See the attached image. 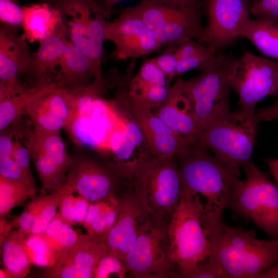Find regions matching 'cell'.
<instances>
[{"label":"cell","mask_w":278,"mask_h":278,"mask_svg":"<svg viewBox=\"0 0 278 278\" xmlns=\"http://www.w3.org/2000/svg\"><path fill=\"white\" fill-rule=\"evenodd\" d=\"M238 59L219 54L213 64L196 77L183 81L199 133L231 111L232 78Z\"/></svg>","instance_id":"obj_5"},{"label":"cell","mask_w":278,"mask_h":278,"mask_svg":"<svg viewBox=\"0 0 278 278\" xmlns=\"http://www.w3.org/2000/svg\"><path fill=\"white\" fill-rule=\"evenodd\" d=\"M60 13L68 40L90 59L96 74L102 72L103 25L111 12L102 0H41Z\"/></svg>","instance_id":"obj_9"},{"label":"cell","mask_w":278,"mask_h":278,"mask_svg":"<svg viewBox=\"0 0 278 278\" xmlns=\"http://www.w3.org/2000/svg\"><path fill=\"white\" fill-rule=\"evenodd\" d=\"M75 192L67 183L57 191L46 195V198L41 212L36 219L30 232V235L42 234L57 214L61 201L66 194Z\"/></svg>","instance_id":"obj_31"},{"label":"cell","mask_w":278,"mask_h":278,"mask_svg":"<svg viewBox=\"0 0 278 278\" xmlns=\"http://www.w3.org/2000/svg\"><path fill=\"white\" fill-rule=\"evenodd\" d=\"M203 2L184 5L172 0H141L132 6L161 47L175 48L189 40L201 43Z\"/></svg>","instance_id":"obj_7"},{"label":"cell","mask_w":278,"mask_h":278,"mask_svg":"<svg viewBox=\"0 0 278 278\" xmlns=\"http://www.w3.org/2000/svg\"><path fill=\"white\" fill-rule=\"evenodd\" d=\"M24 242L31 263L36 266L49 267L60 256L42 235H29L25 239Z\"/></svg>","instance_id":"obj_32"},{"label":"cell","mask_w":278,"mask_h":278,"mask_svg":"<svg viewBox=\"0 0 278 278\" xmlns=\"http://www.w3.org/2000/svg\"><path fill=\"white\" fill-rule=\"evenodd\" d=\"M218 51L207 45H202L194 54L178 61L176 76L191 70H198L201 72L207 69L214 61Z\"/></svg>","instance_id":"obj_34"},{"label":"cell","mask_w":278,"mask_h":278,"mask_svg":"<svg viewBox=\"0 0 278 278\" xmlns=\"http://www.w3.org/2000/svg\"><path fill=\"white\" fill-rule=\"evenodd\" d=\"M278 257V238H257L255 232L226 224L211 241L209 261L222 278H258Z\"/></svg>","instance_id":"obj_3"},{"label":"cell","mask_w":278,"mask_h":278,"mask_svg":"<svg viewBox=\"0 0 278 278\" xmlns=\"http://www.w3.org/2000/svg\"><path fill=\"white\" fill-rule=\"evenodd\" d=\"M152 59L157 66L165 74L170 84L172 79L177 77L176 69L178 61L173 49H167Z\"/></svg>","instance_id":"obj_43"},{"label":"cell","mask_w":278,"mask_h":278,"mask_svg":"<svg viewBox=\"0 0 278 278\" xmlns=\"http://www.w3.org/2000/svg\"><path fill=\"white\" fill-rule=\"evenodd\" d=\"M222 278L216 268L211 263L208 258L201 263L187 276V278Z\"/></svg>","instance_id":"obj_47"},{"label":"cell","mask_w":278,"mask_h":278,"mask_svg":"<svg viewBox=\"0 0 278 278\" xmlns=\"http://www.w3.org/2000/svg\"><path fill=\"white\" fill-rule=\"evenodd\" d=\"M32 53L24 37L0 25V100L29 88L21 75Z\"/></svg>","instance_id":"obj_18"},{"label":"cell","mask_w":278,"mask_h":278,"mask_svg":"<svg viewBox=\"0 0 278 278\" xmlns=\"http://www.w3.org/2000/svg\"><path fill=\"white\" fill-rule=\"evenodd\" d=\"M115 198L116 197L108 199L89 202L82 225L86 231L97 220L104 209L109 205L111 200Z\"/></svg>","instance_id":"obj_45"},{"label":"cell","mask_w":278,"mask_h":278,"mask_svg":"<svg viewBox=\"0 0 278 278\" xmlns=\"http://www.w3.org/2000/svg\"><path fill=\"white\" fill-rule=\"evenodd\" d=\"M256 114L242 109L231 111L200 131L197 140L238 174L251 162L259 123Z\"/></svg>","instance_id":"obj_6"},{"label":"cell","mask_w":278,"mask_h":278,"mask_svg":"<svg viewBox=\"0 0 278 278\" xmlns=\"http://www.w3.org/2000/svg\"><path fill=\"white\" fill-rule=\"evenodd\" d=\"M23 37L30 43L40 42L50 35L62 20L59 12L42 1L22 6Z\"/></svg>","instance_id":"obj_23"},{"label":"cell","mask_w":278,"mask_h":278,"mask_svg":"<svg viewBox=\"0 0 278 278\" xmlns=\"http://www.w3.org/2000/svg\"><path fill=\"white\" fill-rule=\"evenodd\" d=\"M27 147L41 184V192L52 193L67 181L72 156L68 155L60 131L33 129L23 141Z\"/></svg>","instance_id":"obj_12"},{"label":"cell","mask_w":278,"mask_h":278,"mask_svg":"<svg viewBox=\"0 0 278 278\" xmlns=\"http://www.w3.org/2000/svg\"><path fill=\"white\" fill-rule=\"evenodd\" d=\"M127 90H121L118 100L127 106L133 121L138 126L146 148L160 157L176 155L190 137L175 133L151 109L143 107L127 96Z\"/></svg>","instance_id":"obj_16"},{"label":"cell","mask_w":278,"mask_h":278,"mask_svg":"<svg viewBox=\"0 0 278 278\" xmlns=\"http://www.w3.org/2000/svg\"><path fill=\"white\" fill-rule=\"evenodd\" d=\"M168 221L147 217L140 225L137 238L123 262L136 278L178 277L169 256Z\"/></svg>","instance_id":"obj_10"},{"label":"cell","mask_w":278,"mask_h":278,"mask_svg":"<svg viewBox=\"0 0 278 278\" xmlns=\"http://www.w3.org/2000/svg\"><path fill=\"white\" fill-rule=\"evenodd\" d=\"M55 85L52 83L43 88H29L17 95L0 100V131L21 119L34 99Z\"/></svg>","instance_id":"obj_27"},{"label":"cell","mask_w":278,"mask_h":278,"mask_svg":"<svg viewBox=\"0 0 278 278\" xmlns=\"http://www.w3.org/2000/svg\"><path fill=\"white\" fill-rule=\"evenodd\" d=\"M27 236L12 230L1 244L4 269L9 278H23L30 271L31 262L24 240Z\"/></svg>","instance_id":"obj_25"},{"label":"cell","mask_w":278,"mask_h":278,"mask_svg":"<svg viewBox=\"0 0 278 278\" xmlns=\"http://www.w3.org/2000/svg\"><path fill=\"white\" fill-rule=\"evenodd\" d=\"M239 35L266 57L278 61V21L249 18L242 25Z\"/></svg>","instance_id":"obj_26"},{"label":"cell","mask_w":278,"mask_h":278,"mask_svg":"<svg viewBox=\"0 0 278 278\" xmlns=\"http://www.w3.org/2000/svg\"><path fill=\"white\" fill-rule=\"evenodd\" d=\"M107 252L106 239L87 234L79 235L74 245L61 255L73 262L86 278H91L99 261Z\"/></svg>","instance_id":"obj_24"},{"label":"cell","mask_w":278,"mask_h":278,"mask_svg":"<svg viewBox=\"0 0 278 278\" xmlns=\"http://www.w3.org/2000/svg\"><path fill=\"white\" fill-rule=\"evenodd\" d=\"M14 228L12 221H7L6 218L0 219V244Z\"/></svg>","instance_id":"obj_49"},{"label":"cell","mask_w":278,"mask_h":278,"mask_svg":"<svg viewBox=\"0 0 278 278\" xmlns=\"http://www.w3.org/2000/svg\"><path fill=\"white\" fill-rule=\"evenodd\" d=\"M249 4L248 0H206L207 23L201 43L217 51L229 46L249 18Z\"/></svg>","instance_id":"obj_15"},{"label":"cell","mask_w":278,"mask_h":278,"mask_svg":"<svg viewBox=\"0 0 278 278\" xmlns=\"http://www.w3.org/2000/svg\"><path fill=\"white\" fill-rule=\"evenodd\" d=\"M105 41L112 42L115 59H135L154 53L161 47L155 36L132 7L103 25Z\"/></svg>","instance_id":"obj_13"},{"label":"cell","mask_w":278,"mask_h":278,"mask_svg":"<svg viewBox=\"0 0 278 278\" xmlns=\"http://www.w3.org/2000/svg\"><path fill=\"white\" fill-rule=\"evenodd\" d=\"M12 130L14 133L12 149L13 156L22 171L33 186L36 188L37 185L35 180L31 169L30 160L31 159L29 152L23 141L15 135L16 134L13 128Z\"/></svg>","instance_id":"obj_41"},{"label":"cell","mask_w":278,"mask_h":278,"mask_svg":"<svg viewBox=\"0 0 278 278\" xmlns=\"http://www.w3.org/2000/svg\"><path fill=\"white\" fill-rule=\"evenodd\" d=\"M129 84L128 98L136 104L150 109L161 106L167 99L170 86H137Z\"/></svg>","instance_id":"obj_30"},{"label":"cell","mask_w":278,"mask_h":278,"mask_svg":"<svg viewBox=\"0 0 278 278\" xmlns=\"http://www.w3.org/2000/svg\"><path fill=\"white\" fill-rule=\"evenodd\" d=\"M25 115L35 129L60 131L68 128L78 117L73 90L55 85L34 99L27 108Z\"/></svg>","instance_id":"obj_17"},{"label":"cell","mask_w":278,"mask_h":278,"mask_svg":"<svg viewBox=\"0 0 278 278\" xmlns=\"http://www.w3.org/2000/svg\"><path fill=\"white\" fill-rule=\"evenodd\" d=\"M53 80L57 86L77 90L90 85L94 78V71L90 59L80 49L67 39Z\"/></svg>","instance_id":"obj_22"},{"label":"cell","mask_w":278,"mask_h":278,"mask_svg":"<svg viewBox=\"0 0 278 278\" xmlns=\"http://www.w3.org/2000/svg\"><path fill=\"white\" fill-rule=\"evenodd\" d=\"M265 162L270 169V173L278 185V158H269L266 159Z\"/></svg>","instance_id":"obj_50"},{"label":"cell","mask_w":278,"mask_h":278,"mask_svg":"<svg viewBox=\"0 0 278 278\" xmlns=\"http://www.w3.org/2000/svg\"><path fill=\"white\" fill-rule=\"evenodd\" d=\"M119 179H124L116 164L100 162L87 154L72 156L66 183L90 202L115 197Z\"/></svg>","instance_id":"obj_14"},{"label":"cell","mask_w":278,"mask_h":278,"mask_svg":"<svg viewBox=\"0 0 278 278\" xmlns=\"http://www.w3.org/2000/svg\"><path fill=\"white\" fill-rule=\"evenodd\" d=\"M245 179L237 185L227 208L251 220L271 239L278 238V185L251 161L244 165Z\"/></svg>","instance_id":"obj_8"},{"label":"cell","mask_w":278,"mask_h":278,"mask_svg":"<svg viewBox=\"0 0 278 278\" xmlns=\"http://www.w3.org/2000/svg\"><path fill=\"white\" fill-rule=\"evenodd\" d=\"M195 137L176 155L182 190L206 198L202 223L210 241L223 230L224 212L240 181V175L214 155Z\"/></svg>","instance_id":"obj_1"},{"label":"cell","mask_w":278,"mask_h":278,"mask_svg":"<svg viewBox=\"0 0 278 278\" xmlns=\"http://www.w3.org/2000/svg\"><path fill=\"white\" fill-rule=\"evenodd\" d=\"M46 195L41 193L36 195L26 204L22 213L12 220L14 227L26 236L30 235V230L45 203Z\"/></svg>","instance_id":"obj_37"},{"label":"cell","mask_w":278,"mask_h":278,"mask_svg":"<svg viewBox=\"0 0 278 278\" xmlns=\"http://www.w3.org/2000/svg\"><path fill=\"white\" fill-rule=\"evenodd\" d=\"M183 80L178 76L170 86L168 97L154 114L179 135L193 137L198 133L190 102L183 89Z\"/></svg>","instance_id":"obj_21"},{"label":"cell","mask_w":278,"mask_h":278,"mask_svg":"<svg viewBox=\"0 0 278 278\" xmlns=\"http://www.w3.org/2000/svg\"><path fill=\"white\" fill-rule=\"evenodd\" d=\"M67 28L63 19L54 32L40 42L21 75L23 84L30 88H43L53 83L64 52Z\"/></svg>","instance_id":"obj_19"},{"label":"cell","mask_w":278,"mask_h":278,"mask_svg":"<svg viewBox=\"0 0 278 278\" xmlns=\"http://www.w3.org/2000/svg\"><path fill=\"white\" fill-rule=\"evenodd\" d=\"M1 278H9L8 275L4 269H1L0 270Z\"/></svg>","instance_id":"obj_54"},{"label":"cell","mask_w":278,"mask_h":278,"mask_svg":"<svg viewBox=\"0 0 278 278\" xmlns=\"http://www.w3.org/2000/svg\"><path fill=\"white\" fill-rule=\"evenodd\" d=\"M106 7L110 12L112 11L113 7L117 3L123 0H102Z\"/></svg>","instance_id":"obj_52"},{"label":"cell","mask_w":278,"mask_h":278,"mask_svg":"<svg viewBox=\"0 0 278 278\" xmlns=\"http://www.w3.org/2000/svg\"><path fill=\"white\" fill-rule=\"evenodd\" d=\"M64 222L59 213L57 212L45 231L41 234L50 247L60 256L61 251L58 242V238Z\"/></svg>","instance_id":"obj_44"},{"label":"cell","mask_w":278,"mask_h":278,"mask_svg":"<svg viewBox=\"0 0 278 278\" xmlns=\"http://www.w3.org/2000/svg\"><path fill=\"white\" fill-rule=\"evenodd\" d=\"M264 275L266 278H278V257L272 266L265 272Z\"/></svg>","instance_id":"obj_51"},{"label":"cell","mask_w":278,"mask_h":278,"mask_svg":"<svg viewBox=\"0 0 278 278\" xmlns=\"http://www.w3.org/2000/svg\"><path fill=\"white\" fill-rule=\"evenodd\" d=\"M204 204L198 194L182 190V197L168 225L169 256L178 277L187 278L211 253V241L204 231Z\"/></svg>","instance_id":"obj_4"},{"label":"cell","mask_w":278,"mask_h":278,"mask_svg":"<svg viewBox=\"0 0 278 278\" xmlns=\"http://www.w3.org/2000/svg\"><path fill=\"white\" fill-rule=\"evenodd\" d=\"M119 200V215L107 236L106 244L108 252L123 261L135 244L140 223L145 218L129 190Z\"/></svg>","instance_id":"obj_20"},{"label":"cell","mask_w":278,"mask_h":278,"mask_svg":"<svg viewBox=\"0 0 278 278\" xmlns=\"http://www.w3.org/2000/svg\"><path fill=\"white\" fill-rule=\"evenodd\" d=\"M129 83L137 86H170L166 76L157 66L152 58L143 62L137 73Z\"/></svg>","instance_id":"obj_36"},{"label":"cell","mask_w":278,"mask_h":278,"mask_svg":"<svg viewBox=\"0 0 278 278\" xmlns=\"http://www.w3.org/2000/svg\"><path fill=\"white\" fill-rule=\"evenodd\" d=\"M79 236L77 233L72 228V225L64 222L58 238L61 253L73 246Z\"/></svg>","instance_id":"obj_46"},{"label":"cell","mask_w":278,"mask_h":278,"mask_svg":"<svg viewBox=\"0 0 278 278\" xmlns=\"http://www.w3.org/2000/svg\"><path fill=\"white\" fill-rule=\"evenodd\" d=\"M122 172L143 216L169 222L182 194L176 155L160 157L146 148Z\"/></svg>","instance_id":"obj_2"},{"label":"cell","mask_w":278,"mask_h":278,"mask_svg":"<svg viewBox=\"0 0 278 278\" xmlns=\"http://www.w3.org/2000/svg\"><path fill=\"white\" fill-rule=\"evenodd\" d=\"M256 117L259 122L278 119V99L271 106L257 110Z\"/></svg>","instance_id":"obj_48"},{"label":"cell","mask_w":278,"mask_h":278,"mask_svg":"<svg viewBox=\"0 0 278 278\" xmlns=\"http://www.w3.org/2000/svg\"><path fill=\"white\" fill-rule=\"evenodd\" d=\"M24 12L22 6L14 0H0L1 25L17 34L22 29Z\"/></svg>","instance_id":"obj_38"},{"label":"cell","mask_w":278,"mask_h":278,"mask_svg":"<svg viewBox=\"0 0 278 278\" xmlns=\"http://www.w3.org/2000/svg\"><path fill=\"white\" fill-rule=\"evenodd\" d=\"M176 3L184 4V5H193L197 4L200 2L201 0H172Z\"/></svg>","instance_id":"obj_53"},{"label":"cell","mask_w":278,"mask_h":278,"mask_svg":"<svg viewBox=\"0 0 278 278\" xmlns=\"http://www.w3.org/2000/svg\"><path fill=\"white\" fill-rule=\"evenodd\" d=\"M48 278H86L74 264L63 255L41 275Z\"/></svg>","instance_id":"obj_40"},{"label":"cell","mask_w":278,"mask_h":278,"mask_svg":"<svg viewBox=\"0 0 278 278\" xmlns=\"http://www.w3.org/2000/svg\"><path fill=\"white\" fill-rule=\"evenodd\" d=\"M232 88L239 96L240 109L256 114L258 102L270 96H278V61L245 52L234 71Z\"/></svg>","instance_id":"obj_11"},{"label":"cell","mask_w":278,"mask_h":278,"mask_svg":"<svg viewBox=\"0 0 278 278\" xmlns=\"http://www.w3.org/2000/svg\"><path fill=\"white\" fill-rule=\"evenodd\" d=\"M120 212V200L116 197L111 200L97 220L86 231L87 234L106 240L107 236L116 223Z\"/></svg>","instance_id":"obj_35"},{"label":"cell","mask_w":278,"mask_h":278,"mask_svg":"<svg viewBox=\"0 0 278 278\" xmlns=\"http://www.w3.org/2000/svg\"><path fill=\"white\" fill-rule=\"evenodd\" d=\"M14 1H15V2H18V3H19V1H20V0H14Z\"/></svg>","instance_id":"obj_55"},{"label":"cell","mask_w":278,"mask_h":278,"mask_svg":"<svg viewBox=\"0 0 278 278\" xmlns=\"http://www.w3.org/2000/svg\"><path fill=\"white\" fill-rule=\"evenodd\" d=\"M128 272L127 269L119 258L107 252L99 261L94 271V278H107L112 274L123 278Z\"/></svg>","instance_id":"obj_39"},{"label":"cell","mask_w":278,"mask_h":278,"mask_svg":"<svg viewBox=\"0 0 278 278\" xmlns=\"http://www.w3.org/2000/svg\"><path fill=\"white\" fill-rule=\"evenodd\" d=\"M74 193H70L64 196L58 212L64 221L72 226L83 225L89 201L79 194L74 196Z\"/></svg>","instance_id":"obj_33"},{"label":"cell","mask_w":278,"mask_h":278,"mask_svg":"<svg viewBox=\"0 0 278 278\" xmlns=\"http://www.w3.org/2000/svg\"><path fill=\"white\" fill-rule=\"evenodd\" d=\"M36 190L21 182L0 176V218H6L13 208L34 197Z\"/></svg>","instance_id":"obj_29"},{"label":"cell","mask_w":278,"mask_h":278,"mask_svg":"<svg viewBox=\"0 0 278 278\" xmlns=\"http://www.w3.org/2000/svg\"><path fill=\"white\" fill-rule=\"evenodd\" d=\"M0 176L21 182L31 188H36L16 163L12 154L14 133L10 126L1 131Z\"/></svg>","instance_id":"obj_28"},{"label":"cell","mask_w":278,"mask_h":278,"mask_svg":"<svg viewBox=\"0 0 278 278\" xmlns=\"http://www.w3.org/2000/svg\"><path fill=\"white\" fill-rule=\"evenodd\" d=\"M249 12L255 19L278 21V0H253Z\"/></svg>","instance_id":"obj_42"}]
</instances>
